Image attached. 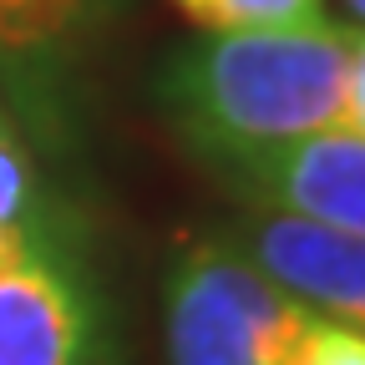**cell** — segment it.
Returning a JSON list of instances; mask_svg holds the SVG:
<instances>
[{
    "label": "cell",
    "instance_id": "cell-1",
    "mask_svg": "<svg viewBox=\"0 0 365 365\" xmlns=\"http://www.w3.org/2000/svg\"><path fill=\"white\" fill-rule=\"evenodd\" d=\"M355 31L319 16L299 26L203 31L163 66L158 97L173 127L223 163L269 143L350 127Z\"/></svg>",
    "mask_w": 365,
    "mask_h": 365
},
{
    "label": "cell",
    "instance_id": "cell-2",
    "mask_svg": "<svg viewBox=\"0 0 365 365\" xmlns=\"http://www.w3.org/2000/svg\"><path fill=\"white\" fill-rule=\"evenodd\" d=\"M319 319L234 239L188 244L168 274L173 365H299Z\"/></svg>",
    "mask_w": 365,
    "mask_h": 365
},
{
    "label": "cell",
    "instance_id": "cell-3",
    "mask_svg": "<svg viewBox=\"0 0 365 365\" xmlns=\"http://www.w3.org/2000/svg\"><path fill=\"white\" fill-rule=\"evenodd\" d=\"M218 168L249 193V203H269L365 239V132L355 127H330L294 137V143L234 153Z\"/></svg>",
    "mask_w": 365,
    "mask_h": 365
},
{
    "label": "cell",
    "instance_id": "cell-4",
    "mask_svg": "<svg viewBox=\"0 0 365 365\" xmlns=\"http://www.w3.org/2000/svg\"><path fill=\"white\" fill-rule=\"evenodd\" d=\"M0 365H91V309L31 228H0Z\"/></svg>",
    "mask_w": 365,
    "mask_h": 365
},
{
    "label": "cell",
    "instance_id": "cell-5",
    "mask_svg": "<svg viewBox=\"0 0 365 365\" xmlns=\"http://www.w3.org/2000/svg\"><path fill=\"white\" fill-rule=\"evenodd\" d=\"M234 244L314 314L365 335V239L254 203Z\"/></svg>",
    "mask_w": 365,
    "mask_h": 365
},
{
    "label": "cell",
    "instance_id": "cell-6",
    "mask_svg": "<svg viewBox=\"0 0 365 365\" xmlns=\"http://www.w3.org/2000/svg\"><path fill=\"white\" fill-rule=\"evenodd\" d=\"M91 0H0V51L46 56L86 21Z\"/></svg>",
    "mask_w": 365,
    "mask_h": 365
},
{
    "label": "cell",
    "instance_id": "cell-7",
    "mask_svg": "<svg viewBox=\"0 0 365 365\" xmlns=\"http://www.w3.org/2000/svg\"><path fill=\"white\" fill-rule=\"evenodd\" d=\"M173 6L198 31H259L325 16V0H173Z\"/></svg>",
    "mask_w": 365,
    "mask_h": 365
},
{
    "label": "cell",
    "instance_id": "cell-8",
    "mask_svg": "<svg viewBox=\"0 0 365 365\" xmlns=\"http://www.w3.org/2000/svg\"><path fill=\"white\" fill-rule=\"evenodd\" d=\"M36 208V173L16 132L0 122V228H31Z\"/></svg>",
    "mask_w": 365,
    "mask_h": 365
},
{
    "label": "cell",
    "instance_id": "cell-9",
    "mask_svg": "<svg viewBox=\"0 0 365 365\" xmlns=\"http://www.w3.org/2000/svg\"><path fill=\"white\" fill-rule=\"evenodd\" d=\"M299 365H365V335L350 325H335V319H319Z\"/></svg>",
    "mask_w": 365,
    "mask_h": 365
},
{
    "label": "cell",
    "instance_id": "cell-10",
    "mask_svg": "<svg viewBox=\"0 0 365 365\" xmlns=\"http://www.w3.org/2000/svg\"><path fill=\"white\" fill-rule=\"evenodd\" d=\"M350 127L365 132V31H355V66H350Z\"/></svg>",
    "mask_w": 365,
    "mask_h": 365
},
{
    "label": "cell",
    "instance_id": "cell-11",
    "mask_svg": "<svg viewBox=\"0 0 365 365\" xmlns=\"http://www.w3.org/2000/svg\"><path fill=\"white\" fill-rule=\"evenodd\" d=\"M345 11H350V16L360 21V31H365V0H345Z\"/></svg>",
    "mask_w": 365,
    "mask_h": 365
}]
</instances>
